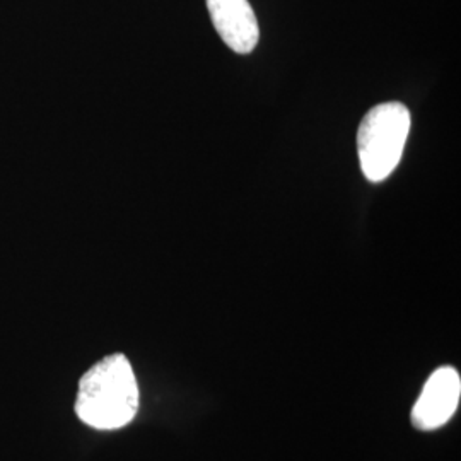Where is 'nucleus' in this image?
Masks as SVG:
<instances>
[{
	"mask_svg": "<svg viewBox=\"0 0 461 461\" xmlns=\"http://www.w3.org/2000/svg\"><path fill=\"white\" fill-rule=\"evenodd\" d=\"M139 412V384L132 364L113 354L95 364L79 381L76 413L89 428L113 430L131 424Z\"/></svg>",
	"mask_w": 461,
	"mask_h": 461,
	"instance_id": "nucleus-1",
	"label": "nucleus"
},
{
	"mask_svg": "<svg viewBox=\"0 0 461 461\" xmlns=\"http://www.w3.org/2000/svg\"><path fill=\"white\" fill-rule=\"evenodd\" d=\"M409 132L411 112L402 103H381L367 112L357 131V152L369 182H383L395 171Z\"/></svg>",
	"mask_w": 461,
	"mask_h": 461,
	"instance_id": "nucleus-2",
	"label": "nucleus"
},
{
	"mask_svg": "<svg viewBox=\"0 0 461 461\" xmlns=\"http://www.w3.org/2000/svg\"><path fill=\"white\" fill-rule=\"evenodd\" d=\"M460 395V373L451 366L436 369L429 376L419 400L413 405V428L434 430L447 424L458 409Z\"/></svg>",
	"mask_w": 461,
	"mask_h": 461,
	"instance_id": "nucleus-3",
	"label": "nucleus"
},
{
	"mask_svg": "<svg viewBox=\"0 0 461 461\" xmlns=\"http://www.w3.org/2000/svg\"><path fill=\"white\" fill-rule=\"evenodd\" d=\"M215 32L232 51L251 53L260 38L258 21L248 0H205Z\"/></svg>",
	"mask_w": 461,
	"mask_h": 461,
	"instance_id": "nucleus-4",
	"label": "nucleus"
}]
</instances>
